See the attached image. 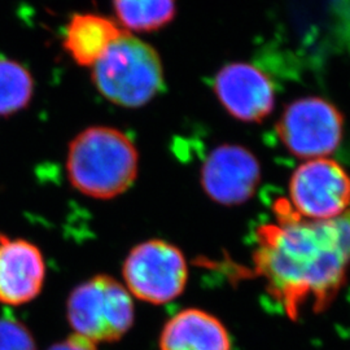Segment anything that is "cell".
<instances>
[{
  "instance_id": "obj_7",
  "label": "cell",
  "mask_w": 350,
  "mask_h": 350,
  "mask_svg": "<svg viewBox=\"0 0 350 350\" xmlns=\"http://www.w3.org/2000/svg\"><path fill=\"white\" fill-rule=\"evenodd\" d=\"M288 202L301 218L334 219L350 208V175L335 160H308L289 179Z\"/></svg>"
},
{
  "instance_id": "obj_5",
  "label": "cell",
  "mask_w": 350,
  "mask_h": 350,
  "mask_svg": "<svg viewBox=\"0 0 350 350\" xmlns=\"http://www.w3.org/2000/svg\"><path fill=\"white\" fill-rule=\"evenodd\" d=\"M345 120L338 107L321 96L291 101L276 122V134L286 150L304 160L325 159L344 139Z\"/></svg>"
},
{
  "instance_id": "obj_14",
  "label": "cell",
  "mask_w": 350,
  "mask_h": 350,
  "mask_svg": "<svg viewBox=\"0 0 350 350\" xmlns=\"http://www.w3.org/2000/svg\"><path fill=\"white\" fill-rule=\"evenodd\" d=\"M36 82L24 64L0 56V117L24 111L33 100Z\"/></svg>"
},
{
  "instance_id": "obj_3",
  "label": "cell",
  "mask_w": 350,
  "mask_h": 350,
  "mask_svg": "<svg viewBox=\"0 0 350 350\" xmlns=\"http://www.w3.org/2000/svg\"><path fill=\"white\" fill-rule=\"evenodd\" d=\"M90 69L91 82L101 96L126 109L146 107L165 88L159 52L127 31Z\"/></svg>"
},
{
  "instance_id": "obj_10",
  "label": "cell",
  "mask_w": 350,
  "mask_h": 350,
  "mask_svg": "<svg viewBox=\"0 0 350 350\" xmlns=\"http://www.w3.org/2000/svg\"><path fill=\"white\" fill-rule=\"evenodd\" d=\"M46 280V262L36 244L0 235V302L21 306L37 299Z\"/></svg>"
},
{
  "instance_id": "obj_6",
  "label": "cell",
  "mask_w": 350,
  "mask_h": 350,
  "mask_svg": "<svg viewBox=\"0 0 350 350\" xmlns=\"http://www.w3.org/2000/svg\"><path fill=\"white\" fill-rule=\"evenodd\" d=\"M126 289L139 300L163 305L179 297L187 286L185 254L174 244L152 239L135 245L126 257Z\"/></svg>"
},
{
  "instance_id": "obj_15",
  "label": "cell",
  "mask_w": 350,
  "mask_h": 350,
  "mask_svg": "<svg viewBox=\"0 0 350 350\" xmlns=\"http://www.w3.org/2000/svg\"><path fill=\"white\" fill-rule=\"evenodd\" d=\"M0 350H37V344L26 325L0 319Z\"/></svg>"
},
{
  "instance_id": "obj_16",
  "label": "cell",
  "mask_w": 350,
  "mask_h": 350,
  "mask_svg": "<svg viewBox=\"0 0 350 350\" xmlns=\"http://www.w3.org/2000/svg\"><path fill=\"white\" fill-rule=\"evenodd\" d=\"M49 350H98V348L95 342L75 334L57 344H53Z\"/></svg>"
},
{
  "instance_id": "obj_4",
  "label": "cell",
  "mask_w": 350,
  "mask_h": 350,
  "mask_svg": "<svg viewBox=\"0 0 350 350\" xmlns=\"http://www.w3.org/2000/svg\"><path fill=\"white\" fill-rule=\"evenodd\" d=\"M66 317L77 335L92 342H114L125 336L135 321L130 292L112 276H92L72 291Z\"/></svg>"
},
{
  "instance_id": "obj_8",
  "label": "cell",
  "mask_w": 350,
  "mask_h": 350,
  "mask_svg": "<svg viewBox=\"0 0 350 350\" xmlns=\"http://www.w3.org/2000/svg\"><path fill=\"white\" fill-rule=\"evenodd\" d=\"M201 186L213 201L232 206L250 200L261 182V165L248 148L222 144L201 166Z\"/></svg>"
},
{
  "instance_id": "obj_12",
  "label": "cell",
  "mask_w": 350,
  "mask_h": 350,
  "mask_svg": "<svg viewBox=\"0 0 350 350\" xmlns=\"http://www.w3.org/2000/svg\"><path fill=\"white\" fill-rule=\"evenodd\" d=\"M125 30L100 13H75L65 26L63 47L79 66L91 68Z\"/></svg>"
},
{
  "instance_id": "obj_13",
  "label": "cell",
  "mask_w": 350,
  "mask_h": 350,
  "mask_svg": "<svg viewBox=\"0 0 350 350\" xmlns=\"http://www.w3.org/2000/svg\"><path fill=\"white\" fill-rule=\"evenodd\" d=\"M114 20L130 34L153 33L170 25L176 0H112Z\"/></svg>"
},
{
  "instance_id": "obj_1",
  "label": "cell",
  "mask_w": 350,
  "mask_h": 350,
  "mask_svg": "<svg viewBox=\"0 0 350 350\" xmlns=\"http://www.w3.org/2000/svg\"><path fill=\"white\" fill-rule=\"evenodd\" d=\"M275 221L256 232L254 270L288 317L304 308L319 313L336 297L350 265V208L334 219L309 221L287 199L274 206Z\"/></svg>"
},
{
  "instance_id": "obj_11",
  "label": "cell",
  "mask_w": 350,
  "mask_h": 350,
  "mask_svg": "<svg viewBox=\"0 0 350 350\" xmlns=\"http://www.w3.org/2000/svg\"><path fill=\"white\" fill-rule=\"evenodd\" d=\"M160 350H232V341L218 318L200 309H186L163 325Z\"/></svg>"
},
{
  "instance_id": "obj_2",
  "label": "cell",
  "mask_w": 350,
  "mask_h": 350,
  "mask_svg": "<svg viewBox=\"0 0 350 350\" xmlns=\"http://www.w3.org/2000/svg\"><path fill=\"white\" fill-rule=\"evenodd\" d=\"M66 174L82 195L111 200L133 187L139 173L134 140L112 126H90L70 140Z\"/></svg>"
},
{
  "instance_id": "obj_9",
  "label": "cell",
  "mask_w": 350,
  "mask_h": 350,
  "mask_svg": "<svg viewBox=\"0 0 350 350\" xmlns=\"http://www.w3.org/2000/svg\"><path fill=\"white\" fill-rule=\"evenodd\" d=\"M213 91L226 112L243 122L260 124L275 107L274 82L252 64L222 66L214 77Z\"/></svg>"
}]
</instances>
